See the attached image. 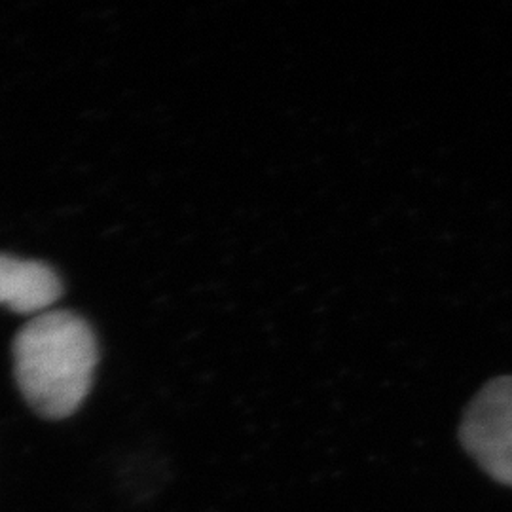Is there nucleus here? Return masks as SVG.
Wrapping results in <instances>:
<instances>
[{
	"label": "nucleus",
	"instance_id": "2",
	"mask_svg": "<svg viewBox=\"0 0 512 512\" xmlns=\"http://www.w3.org/2000/svg\"><path fill=\"white\" fill-rule=\"evenodd\" d=\"M459 439L497 482L512 486V376L494 378L467 406Z\"/></svg>",
	"mask_w": 512,
	"mask_h": 512
},
{
	"label": "nucleus",
	"instance_id": "1",
	"mask_svg": "<svg viewBox=\"0 0 512 512\" xmlns=\"http://www.w3.org/2000/svg\"><path fill=\"white\" fill-rule=\"evenodd\" d=\"M12 349L19 389L40 416L63 420L84 403L99 351L92 327L78 313L35 315L16 334Z\"/></svg>",
	"mask_w": 512,
	"mask_h": 512
},
{
	"label": "nucleus",
	"instance_id": "3",
	"mask_svg": "<svg viewBox=\"0 0 512 512\" xmlns=\"http://www.w3.org/2000/svg\"><path fill=\"white\" fill-rule=\"evenodd\" d=\"M61 294V279L48 264L0 253V306L23 315H40Z\"/></svg>",
	"mask_w": 512,
	"mask_h": 512
}]
</instances>
